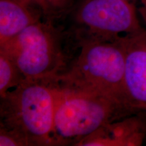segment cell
<instances>
[{
  "label": "cell",
  "mask_w": 146,
  "mask_h": 146,
  "mask_svg": "<svg viewBox=\"0 0 146 146\" xmlns=\"http://www.w3.org/2000/svg\"><path fill=\"white\" fill-rule=\"evenodd\" d=\"M78 46L81 47L79 54L56 77V81L106 91L129 100L125 86V49L123 36L114 41L85 42Z\"/></svg>",
  "instance_id": "obj_4"
},
{
  "label": "cell",
  "mask_w": 146,
  "mask_h": 146,
  "mask_svg": "<svg viewBox=\"0 0 146 146\" xmlns=\"http://www.w3.org/2000/svg\"><path fill=\"white\" fill-rule=\"evenodd\" d=\"M48 7L50 17L62 14L67 10L72 3V0H45Z\"/></svg>",
  "instance_id": "obj_11"
},
{
  "label": "cell",
  "mask_w": 146,
  "mask_h": 146,
  "mask_svg": "<svg viewBox=\"0 0 146 146\" xmlns=\"http://www.w3.org/2000/svg\"><path fill=\"white\" fill-rule=\"evenodd\" d=\"M137 8L126 0H80L72 11L71 35L77 45L114 41L143 29Z\"/></svg>",
  "instance_id": "obj_5"
},
{
  "label": "cell",
  "mask_w": 146,
  "mask_h": 146,
  "mask_svg": "<svg viewBox=\"0 0 146 146\" xmlns=\"http://www.w3.org/2000/svg\"><path fill=\"white\" fill-rule=\"evenodd\" d=\"M54 79H25L1 98L0 126L21 133L30 146L54 145Z\"/></svg>",
  "instance_id": "obj_2"
},
{
  "label": "cell",
  "mask_w": 146,
  "mask_h": 146,
  "mask_svg": "<svg viewBox=\"0 0 146 146\" xmlns=\"http://www.w3.org/2000/svg\"><path fill=\"white\" fill-rule=\"evenodd\" d=\"M45 16L41 11L14 0H0V45Z\"/></svg>",
  "instance_id": "obj_8"
},
{
  "label": "cell",
  "mask_w": 146,
  "mask_h": 146,
  "mask_svg": "<svg viewBox=\"0 0 146 146\" xmlns=\"http://www.w3.org/2000/svg\"><path fill=\"white\" fill-rule=\"evenodd\" d=\"M134 4L146 24V0H126Z\"/></svg>",
  "instance_id": "obj_13"
},
{
  "label": "cell",
  "mask_w": 146,
  "mask_h": 146,
  "mask_svg": "<svg viewBox=\"0 0 146 146\" xmlns=\"http://www.w3.org/2000/svg\"><path fill=\"white\" fill-rule=\"evenodd\" d=\"M146 136V114L140 112L103 125L74 146H138Z\"/></svg>",
  "instance_id": "obj_7"
},
{
  "label": "cell",
  "mask_w": 146,
  "mask_h": 146,
  "mask_svg": "<svg viewBox=\"0 0 146 146\" xmlns=\"http://www.w3.org/2000/svg\"><path fill=\"white\" fill-rule=\"evenodd\" d=\"M123 41L126 94L137 110L146 114V30L124 36Z\"/></svg>",
  "instance_id": "obj_6"
},
{
  "label": "cell",
  "mask_w": 146,
  "mask_h": 146,
  "mask_svg": "<svg viewBox=\"0 0 146 146\" xmlns=\"http://www.w3.org/2000/svg\"><path fill=\"white\" fill-rule=\"evenodd\" d=\"M138 112L125 98L56 79L54 145H75L106 124Z\"/></svg>",
  "instance_id": "obj_1"
},
{
  "label": "cell",
  "mask_w": 146,
  "mask_h": 146,
  "mask_svg": "<svg viewBox=\"0 0 146 146\" xmlns=\"http://www.w3.org/2000/svg\"><path fill=\"white\" fill-rule=\"evenodd\" d=\"M0 146H30V144L21 133L0 126Z\"/></svg>",
  "instance_id": "obj_10"
},
{
  "label": "cell",
  "mask_w": 146,
  "mask_h": 146,
  "mask_svg": "<svg viewBox=\"0 0 146 146\" xmlns=\"http://www.w3.org/2000/svg\"><path fill=\"white\" fill-rule=\"evenodd\" d=\"M25 6L37 9L44 14L45 18H52L50 17L48 7L45 0H14Z\"/></svg>",
  "instance_id": "obj_12"
},
{
  "label": "cell",
  "mask_w": 146,
  "mask_h": 146,
  "mask_svg": "<svg viewBox=\"0 0 146 146\" xmlns=\"http://www.w3.org/2000/svg\"><path fill=\"white\" fill-rule=\"evenodd\" d=\"M63 35L52 18L40 20L0 45L27 79H54L66 70Z\"/></svg>",
  "instance_id": "obj_3"
},
{
  "label": "cell",
  "mask_w": 146,
  "mask_h": 146,
  "mask_svg": "<svg viewBox=\"0 0 146 146\" xmlns=\"http://www.w3.org/2000/svg\"><path fill=\"white\" fill-rule=\"evenodd\" d=\"M26 79L16 65L5 53L0 50V97L4 96Z\"/></svg>",
  "instance_id": "obj_9"
}]
</instances>
